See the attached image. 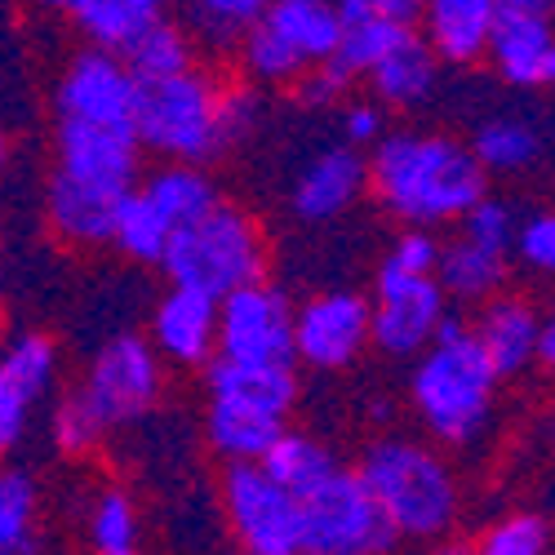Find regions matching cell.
I'll return each instance as SVG.
<instances>
[{"mask_svg": "<svg viewBox=\"0 0 555 555\" xmlns=\"http://www.w3.org/2000/svg\"><path fill=\"white\" fill-rule=\"evenodd\" d=\"M165 271H169L173 285L201 289V294L227 302L231 294L262 285L267 249H262V236L245 209L218 205L196 227L178 231L173 245H169V258H165Z\"/></svg>", "mask_w": 555, "mask_h": 555, "instance_id": "obj_4", "label": "cell"}, {"mask_svg": "<svg viewBox=\"0 0 555 555\" xmlns=\"http://www.w3.org/2000/svg\"><path fill=\"white\" fill-rule=\"evenodd\" d=\"M546 0H498V27H493V67L512 85H538L546 54L555 50Z\"/></svg>", "mask_w": 555, "mask_h": 555, "instance_id": "obj_15", "label": "cell"}, {"mask_svg": "<svg viewBox=\"0 0 555 555\" xmlns=\"http://www.w3.org/2000/svg\"><path fill=\"white\" fill-rule=\"evenodd\" d=\"M205 383H209L214 400L249 404V409L275 413V418H289V409L298 400L294 364H231V360H214Z\"/></svg>", "mask_w": 555, "mask_h": 555, "instance_id": "obj_19", "label": "cell"}, {"mask_svg": "<svg viewBox=\"0 0 555 555\" xmlns=\"http://www.w3.org/2000/svg\"><path fill=\"white\" fill-rule=\"evenodd\" d=\"M218 360L231 364H294L298 360V311L275 285H249L222 302Z\"/></svg>", "mask_w": 555, "mask_h": 555, "instance_id": "obj_8", "label": "cell"}, {"mask_svg": "<svg viewBox=\"0 0 555 555\" xmlns=\"http://www.w3.org/2000/svg\"><path fill=\"white\" fill-rule=\"evenodd\" d=\"M67 18L94 40V50L125 59L138 36L165 18V10L156 0H67Z\"/></svg>", "mask_w": 555, "mask_h": 555, "instance_id": "obj_23", "label": "cell"}, {"mask_svg": "<svg viewBox=\"0 0 555 555\" xmlns=\"http://www.w3.org/2000/svg\"><path fill=\"white\" fill-rule=\"evenodd\" d=\"M258 116H262L258 89H249V85H227L222 94H218V138H222V147L236 143V138H245V133H254Z\"/></svg>", "mask_w": 555, "mask_h": 555, "instance_id": "obj_40", "label": "cell"}, {"mask_svg": "<svg viewBox=\"0 0 555 555\" xmlns=\"http://www.w3.org/2000/svg\"><path fill=\"white\" fill-rule=\"evenodd\" d=\"M258 467L281 485L285 493H294L298 502H307L315 489H325L343 467L334 462V453L320 444V440H311V436H298V431H285V440L275 444Z\"/></svg>", "mask_w": 555, "mask_h": 555, "instance_id": "obj_24", "label": "cell"}, {"mask_svg": "<svg viewBox=\"0 0 555 555\" xmlns=\"http://www.w3.org/2000/svg\"><path fill=\"white\" fill-rule=\"evenodd\" d=\"M364 343H374V302L360 294H320L298 307V360L315 369L351 364Z\"/></svg>", "mask_w": 555, "mask_h": 555, "instance_id": "obj_12", "label": "cell"}, {"mask_svg": "<svg viewBox=\"0 0 555 555\" xmlns=\"http://www.w3.org/2000/svg\"><path fill=\"white\" fill-rule=\"evenodd\" d=\"M409 36H413L409 27L387 23V18L378 14V18H369V23H360V27H351V31L343 36V50H338L334 63H338L343 72H351V76H360V72H364V76H374Z\"/></svg>", "mask_w": 555, "mask_h": 555, "instance_id": "obj_33", "label": "cell"}, {"mask_svg": "<svg viewBox=\"0 0 555 555\" xmlns=\"http://www.w3.org/2000/svg\"><path fill=\"white\" fill-rule=\"evenodd\" d=\"M196 50H192V36L182 23L160 18L147 36H138V44L125 54V67L138 76V85H156V80H173V76H188Z\"/></svg>", "mask_w": 555, "mask_h": 555, "instance_id": "obj_30", "label": "cell"}, {"mask_svg": "<svg viewBox=\"0 0 555 555\" xmlns=\"http://www.w3.org/2000/svg\"><path fill=\"white\" fill-rule=\"evenodd\" d=\"M396 538L360 472H338L302 502V555H387Z\"/></svg>", "mask_w": 555, "mask_h": 555, "instance_id": "obj_6", "label": "cell"}, {"mask_svg": "<svg viewBox=\"0 0 555 555\" xmlns=\"http://www.w3.org/2000/svg\"><path fill=\"white\" fill-rule=\"evenodd\" d=\"M538 85H555V50L546 54V63H542V76H538Z\"/></svg>", "mask_w": 555, "mask_h": 555, "instance_id": "obj_48", "label": "cell"}, {"mask_svg": "<svg viewBox=\"0 0 555 555\" xmlns=\"http://www.w3.org/2000/svg\"><path fill=\"white\" fill-rule=\"evenodd\" d=\"M493 391L498 369L489 364L476 334L449 347H431L409 378L413 409L440 444H472L489 427Z\"/></svg>", "mask_w": 555, "mask_h": 555, "instance_id": "obj_2", "label": "cell"}, {"mask_svg": "<svg viewBox=\"0 0 555 555\" xmlns=\"http://www.w3.org/2000/svg\"><path fill=\"white\" fill-rule=\"evenodd\" d=\"M103 431H107V423L99 418L94 409H89V400L76 391V396H67L59 409H54V444L63 449V453H72V457H80V453H89L99 440H103Z\"/></svg>", "mask_w": 555, "mask_h": 555, "instance_id": "obj_38", "label": "cell"}, {"mask_svg": "<svg viewBox=\"0 0 555 555\" xmlns=\"http://www.w3.org/2000/svg\"><path fill=\"white\" fill-rule=\"evenodd\" d=\"M498 27V0H436L427 5V44L444 63H476Z\"/></svg>", "mask_w": 555, "mask_h": 555, "instance_id": "obj_21", "label": "cell"}, {"mask_svg": "<svg viewBox=\"0 0 555 555\" xmlns=\"http://www.w3.org/2000/svg\"><path fill=\"white\" fill-rule=\"evenodd\" d=\"M80 396L89 400V409H94L107 427H125L133 418H143L152 409V400L160 396L156 347L133 338V334L112 338L94 356V364H89V378H85Z\"/></svg>", "mask_w": 555, "mask_h": 555, "instance_id": "obj_10", "label": "cell"}, {"mask_svg": "<svg viewBox=\"0 0 555 555\" xmlns=\"http://www.w3.org/2000/svg\"><path fill=\"white\" fill-rule=\"evenodd\" d=\"M267 10L271 5H262V0H196V5L182 10V27L209 50H236L254 36Z\"/></svg>", "mask_w": 555, "mask_h": 555, "instance_id": "obj_26", "label": "cell"}, {"mask_svg": "<svg viewBox=\"0 0 555 555\" xmlns=\"http://www.w3.org/2000/svg\"><path fill=\"white\" fill-rule=\"evenodd\" d=\"M436 555H476V546H467V542H453V546H440Z\"/></svg>", "mask_w": 555, "mask_h": 555, "instance_id": "obj_49", "label": "cell"}, {"mask_svg": "<svg viewBox=\"0 0 555 555\" xmlns=\"http://www.w3.org/2000/svg\"><path fill=\"white\" fill-rule=\"evenodd\" d=\"M125 196L133 192H116V188H94V182H80L54 169L50 178V222L63 241L72 245H103L116 236V214L125 205Z\"/></svg>", "mask_w": 555, "mask_h": 555, "instance_id": "obj_16", "label": "cell"}, {"mask_svg": "<svg viewBox=\"0 0 555 555\" xmlns=\"http://www.w3.org/2000/svg\"><path fill=\"white\" fill-rule=\"evenodd\" d=\"M222 502L245 555H302V502L262 467H227Z\"/></svg>", "mask_w": 555, "mask_h": 555, "instance_id": "obj_7", "label": "cell"}, {"mask_svg": "<svg viewBox=\"0 0 555 555\" xmlns=\"http://www.w3.org/2000/svg\"><path fill=\"white\" fill-rule=\"evenodd\" d=\"M241 63H245V72L258 76V80H302V76H307V63L267 27V18H262V23L254 27V36L241 44Z\"/></svg>", "mask_w": 555, "mask_h": 555, "instance_id": "obj_37", "label": "cell"}, {"mask_svg": "<svg viewBox=\"0 0 555 555\" xmlns=\"http://www.w3.org/2000/svg\"><path fill=\"white\" fill-rule=\"evenodd\" d=\"M222 338V302L173 285L152 315V347L178 364H214Z\"/></svg>", "mask_w": 555, "mask_h": 555, "instance_id": "obj_14", "label": "cell"}, {"mask_svg": "<svg viewBox=\"0 0 555 555\" xmlns=\"http://www.w3.org/2000/svg\"><path fill=\"white\" fill-rule=\"evenodd\" d=\"M369 188L413 231L467 218L485 201V165L440 133H387L369 156Z\"/></svg>", "mask_w": 555, "mask_h": 555, "instance_id": "obj_1", "label": "cell"}, {"mask_svg": "<svg viewBox=\"0 0 555 555\" xmlns=\"http://www.w3.org/2000/svg\"><path fill=\"white\" fill-rule=\"evenodd\" d=\"M440 258H444V245H436V236H427V231H404V236L391 245L383 267H391L400 275H436Z\"/></svg>", "mask_w": 555, "mask_h": 555, "instance_id": "obj_41", "label": "cell"}, {"mask_svg": "<svg viewBox=\"0 0 555 555\" xmlns=\"http://www.w3.org/2000/svg\"><path fill=\"white\" fill-rule=\"evenodd\" d=\"M138 143L133 129H99V125H59L54 133V156L59 173L94 182V188H116V192H138Z\"/></svg>", "mask_w": 555, "mask_h": 555, "instance_id": "obj_13", "label": "cell"}, {"mask_svg": "<svg viewBox=\"0 0 555 555\" xmlns=\"http://www.w3.org/2000/svg\"><path fill=\"white\" fill-rule=\"evenodd\" d=\"M360 480L378 498L400 538H431L453 525L457 489L449 467L413 440H378L360 462Z\"/></svg>", "mask_w": 555, "mask_h": 555, "instance_id": "obj_3", "label": "cell"}, {"mask_svg": "<svg viewBox=\"0 0 555 555\" xmlns=\"http://www.w3.org/2000/svg\"><path fill=\"white\" fill-rule=\"evenodd\" d=\"M218 94L222 89L201 72L143 85V94H138V120H133L138 143L178 160V165L209 160L222 147Z\"/></svg>", "mask_w": 555, "mask_h": 555, "instance_id": "obj_5", "label": "cell"}, {"mask_svg": "<svg viewBox=\"0 0 555 555\" xmlns=\"http://www.w3.org/2000/svg\"><path fill=\"white\" fill-rule=\"evenodd\" d=\"M516 254L533 267V271H551L555 275V214H538L520 227V245Z\"/></svg>", "mask_w": 555, "mask_h": 555, "instance_id": "obj_42", "label": "cell"}, {"mask_svg": "<svg viewBox=\"0 0 555 555\" xmlns=\"http://www.w3.org/2000/svg\"><path fill=\"white\" fill-rule=\"evenodd\" d=\"M472 152L485 169L512 173V169H525L538 156V133L525 120H489V125L476 129Z\"/></svg>", "mask_w": 555, "mask_h": 555, "instance_id": "obj_35", "label": "cell"}, {"mask_svg": "<svg viewBox=\"0 0 555 555\" xmlns=\"http://www.w3.org/2000/svg\"><path fill=\"white\" fill-rule=\"evenodd\" d=\"M36 551V485L27 472H5L0 480V555Z\"/></svg>", "mask_w": 555, "mask_h": 555, "instance_id": "obj_32", "label": "cell"}, {"mask_svg": "<svg viewBox=\"0 0 555 555\" xmlns=\"http://www.w3.org/2000/svg\"><path fill=\"white\" fill-rule=\"evenodd\" d=\"M209 444L231 462V467H258V462L285 440V418L249 404H231V400H214L209 404Z\"/></svg>", "mask_w": 555, "mask_h": 555, "instance_id": "obj_22", "label": "cell"}, {"mask_svg": "<svg viewBox=\"0 0 555 555\" xmlns=\"http://www.w3.org/2000/svg\"><path fill=\"white\" fill-rule=\"evenodd\" d=\"M54 383V343L44 334H18L0 360V391H14L18 400L36 404Z\"/></svg>", "mask_w": 555, "mask_h": 555, "instance_id": "obj_31", "label": "cell"}, {"mask_svg": "<svg viewBox=\"0 0 555 555\" xmlns=\"http://www.w3.org/2000/svg\"><path fill=\"white\" fill-rule=\"evenodd\" d=\"M89 546L94 555H143L138 551V516L120 489H107L89 506Z\"/></svg>", "mask_w": 555, "mask_h": 555, "instance_id": "obj_34", "label": "cell"}, {"mask_svg": "<svg viewBox=\"0 0 555 555\" xmlns=\"http://www.w3.org/2000/svg\"><path fill=\"white\" fill-rule=\"evenodd\" d=\"M343 129H347L351 143H383V138H387V133H383V112H378V107H369V103L347 107Z\"/></svg>", "mask_w": 555, "mask_h": 555, "instance_id": "obj_44", "label": "cell"}, {"mask_svg": "<svg viewBox=\"0 0 555 555\" xmlns=\"http://www.w3.org/2000/svg\"><path fill=\"white\" fill-rule=\"evenodd\" d=\"M444 289L436 275H400L391 267L378 271L374 285V343L391 356H413L418 347H436V330L444 320Z\"/></svg>", "mask_w": 555, "mask_h": 555, "instance_id": "obj_11", "label": "cell"}, {"mask_svg": "<svg viewBox=\"0 0 555 555\" xmlns=\"http://www.w3.org/2000/svg\"><path fill=\"white\" fill-rule=\"evenodd\" d=\"M462 338H472V330L462 325L457 315H444V320H440V330H436V347H449V343H462Z\"/></svg>", "mask_w": 555, "mask_h": 555, "instance_id": "obj_46", "label": "cell"}, {"mask_svg": "<svg viewBox=\"0 0 555 555\" xmlns=\"http://www.w3.org/2000/svg\"><path fill=\"white\" fill-rule=\"evenodd\" d=\"M267 27L307 63V72L334 63L347 36L338 5H325V0H275L267 10Z\"/></svg>", "mask_w": 555, "mask_h": 555, "instance_id": "obj_20", "label": "cell"}, {"mask_svg": "<svg viewBox=\"0 0 555 555\" xmlns=\"http://www.w3.org/2000/svg\"><path fill=\"white\" fill-rule=\"evenodd\" d=\"M369 80H374V94L383 103H391V107L423 103L431 94V85H436V50H431V44L418 31H413Z\"/></svg>", "mask_w": 555, "mask_h": 555, "instance_id": "obj_27", "label": "cell"}, {"mask_svg": "<svg viewBox=\"0 0 555 555\" xmlns=\"http://www.w3.org/2000/svg\"><path fill=\"white\" fill-rule=\"evenodd\" d=\"M476 343L485 347L489 364L498 369V378H512L529 360H538L542 347V320L525 298H493L480 307L476 325H472Z\"/></svg>", "mask_w": 555, "mask_h": 555, "instance_id": "obj_17", "label": "cell"}, {"mask_svg": "<svg viewBox=\"0 0 555 555\" xmlns=\"http://www.w3.org/2000/svg\"><path fill=\"white\" fill-rule=\"evenodd\" d=\"M369 178V160L351 147H330L320 152L302 173H298V188H294V209L307 222H325L338 218L364 188Z\"/></svg>", "mask_w": 555, "mask_h": 555, "instance_id": "obj_18", "label": "cell"}, {"mask_svg": "<svg viewBox=\"0 0 555 555\" xmlns=\"http://www.w3.org/2000/svg\"><path fill=\"white\" fill-rule=\"evenodd\" d=\"M147 201L173 222V231L182 227H196L201 218H209L222 201L214 192V182L196 169V165H169V169H156L147 182H143Z\"/></svg>", "mask_w": 555, "mask_h": 555, "instance_id": "obj_25", "label": "cell"}, {"mask_svg": "<svg viewBox=\"0 0 555 555\" xmlns=\"http://www.w3.org/2000/svg\"><path fill=\"white\" fill-rule=\"evenodd\" d=\"M378 14L387 18V23H400V27H418V23H427V5H418V0H378Z\"/></svg>", "mask_w": 555, "mask_h": 555, "instance_id": "obj_45", "label": "cell"}, {"mask_svg": "<svg viewBox=\"0 0 555 555\" xmlns=\"http://www.w3.org/2000/svg\"><path fill=\"white\" fill-rule=\"evenodd\" d=\"M436 281L444 294L453 298H472V302H493L502 298V281H506V258L472 245V241H453L444 245V258H440V271Z\"/></svg>", "mask_w": 555, "mask_h": 555, "instance_id": "obj_28", "label": "cell"}, {"mask_svg": "<svg viewBox=\"0 0 555 555\" xmlns=\"http://www.w3.org/2000/svg\"><path fill=\"white\" fill-rule=\"evenodd\" d=\"M173 236H178L173 222L147 201L143 188H138L133 196H125V205H120V214H116V236H112V245H116L125 258H133V262H160V267H165Z\"/></svg>", "mask_w": 555, "mask_h": 555, "instance_id": "obj_29", "label": "cell"}, {"mask_svg": "<svg viewBox=\"0 0 555 555\" xmlns=\"http://www.w3.org/2000/svg\"><path fill=\"white\" fill-rule=\"evenodd\" d=\"M138 94L143 85L125 67V59L85 50L63 72L54 89L59 125H99V129H133L138 120Z\"/></svg>", "mask_w": 555, "mask_h": 555, "instance_id": "obj_9", "label": "cell"}, {"mask_svg": "<svg viewBox=\"0 0 555 555\" xmlns=\"http://www.w3.org/2000/svg\"><path fill=\"white\" fill-rule=\"evenodd\" d=\"M538 360H542L546 369H555V315L542 320V347H538Z\"/></svg>", "mask_w": 555, "mask_h": 555, "instance_id": "obj_47", "label": "cell"}, {"mask_svg": "<svg viewBox=\"0 0 555 555\" xmlns=\"http://www.w3.org/2000/svg\"><path fill=\"white\" fill-rule=\"evenodd\" d=\"M520 227H525V222L516 218L512 205L498 201V196H485L467 218H462V241H472V245H480V249L506 258V249L520 245Z\"/></svg>", "mask_w": 555, "mask_h": 555, "instance_id": "obj_36", "label": "cell"}, {"mask_svg": "<svg viewBox=\"0 0 555 555\" xmlns=\"http://www.w3.org/2000/svg\"><path fill=\"white\" fill-rule=\"evenodd\" d=\"M551 444H555V418H551Z\"/></svg>", "mask_w": 555, "mask_h": 555, "instance_id": "obj_50", "label": "cell"}, {"mask_svg": "<svg viewBox=\"0 0 555 555\" xmlns=\"http://www.w3.org/2000/svg\"><path fill=\"white\" fill-rule=\"evenodd\" d=\"M347 80H351V72H343L338 63H325V67H311L302 80H298V89H294V99L302 103V107H325V103H334V99H343V89H347Z\"/></svg>", "mask_w": 555, "mask_h": 555, "instance_id": "obj_43", "label": "cell"}, {"mask_svg": "<svg viewBox=\"0 0 555 555\" xmlns=\"http://www.w3.org/2000/svg\"><path fill=\"white\" fill-rule=\"evenodd\" d=\"M542 546H546V525L538 516H512L480 538L476 555H542Z\"/></svg>", "mask_w": 555, "mask_h": 555, "instance_id": "obj_39", "label": "cell"}]
</instances>
